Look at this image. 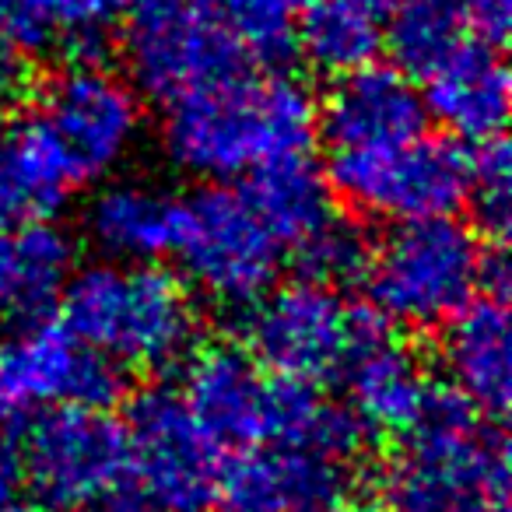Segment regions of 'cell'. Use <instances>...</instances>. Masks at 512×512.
<instances>
[{"mask_svg": "<svg viewBox=\"0 0 512 512\" xmlns=\"http://www.w3.org/2000/svg\"><path fill=\"white\" fill-rule=\"evenodd\" d=\"M316 99L299 78L232 74L169 102L162 148L186 176L232 183L313 148Z\"/></svg>", "mask_w": 512, "mask_h": 512, "instance_id": "1", "label": "cell"}, {"mask_svg": "<svg viewBox=\"0 0 512 512\" xmlns=\"http://www.w3.org/2000/svg\"><path fill=\"white\" fill-rule=\"evenodd\" d=\"M64 323L116 369L162 372L197 348L200 316L179 278L151 264L102 260L74 271Z\"/></svg>", "mask_w": 512, "mask_h": 512, "instance_id": "2", "label": "cell"}, {"mask_svg": "<svg viewBox=\"0 0 512 512\" xmlns=\"http://www.w3.org/2000/svg\"><path fill=\"white\" fill-rule=\"evenodd\" d=\"M393 512H509V456L481 411L435 390L383 477Z\"/></svg>", "mask_w": 512, "mask_h": 512, "instance_id": "3", "label": "cell"}, {"mask_svg": "<svg viewBox=\"0 0 512 512\" xmlns=\"http://www.w3.org/2000/svg\"><path fill=\"white\" fill-rule=\"evenodd\" d=\"M369 299L383 320L432 330L453 320L484 285H505L502 249L477 242L467 225L446 218L400 221L365 264Z\"/></svg>", "mask_w": 512, "mask_h": 512, "instance_id": "4", "label": "cell"}, {"mask_svg": "<svg viewBox=\"0 0 512 512\" xmlns=\"http://www.w3.org/2000/svg\"><path fill=\"white\" fill-rule=\"evenodd\" d=\"M172 253L207 299L221 306H249L278 285L285 246L267 225L246 186L214 183L179 204V232Z\"/></svg>", "mask_w": 512, "mask_h": 512, "instance_id": "5", "label": "cell"}, {"mask_svg": "<svg viewBox=\"0 0 512 512\" xmlns=\"http://www.w3.org/2000/svg\"><path fill=\"white\" fill-rule=\"evenodd\" d=\"M467 183V151L425 134L379 148L334 151L330 162V186L344 204L397 225L456 214L467 204Z\"/></svg>", "mask_w": 512, "mask_h": 512, "instance_id": "6", "label": "cell"}, {"mask_svg": "<svg viewBox=\"0 0 512 512\" xmlns=\"http://www.w3.org/2000/svg\"><path fill=\"white\" fill-rule=\"evenodd\" d=\"M249 306L246 341L253 362L306 386L341 376L365 327V313L344 306L341 295L316 278L271 285Z\"/></svg>", "mask_w": 512, "mask_h": 512, "instance_id": "7", "label": "cell"}, {"mask_svg": "<svg viewBox=\"0 0 512 512\" xmlns=\"http://www.w3.org/2000/svg\"><path fill=\"white\" fill-rule=\"evenodd\" d=\"M18 474L46 509L85 512L127 474V432L102 407H53L25 432Z\"/></svg>", "mask_w": 512, "mask_h": 512, "instance_id": "8", "label": "cell"}, {"mask_svg": "<svg viewBox=\"0 0 512 512\" xmlns=\"http://www.w3.org/2000/svg\"><path fill=\"white\" fill-rule=\"evenodd\" d=\"M120 393V372L64 320L32 316L0 341V418L53 407H102Z\"/></svg>", "mask_w": 512, "mask_h": 512, "instance_id": "9", "label": "cell"}, {"mask_svg": "<svg viewBox=\"0 0 512 512\" xmlns=\"http://www.w3.org/2000/svg\"><path fill=\"white\" fill-rule=\"evenodd\" d=\"M130 71L162 102L242 74L246 57L207 0H134Z\"/></svg>", "mask_w": 512, "mask_h": 512, "instance_id": "10", "label": "cell"}, {"mask_svg": "<svg viewBox=\"0 0 512 512\" xmlns=\"http://www.w3.org/2000/svg\"><path fill=\"white\" fill-rule=\"evenodd\" d=\"M127 470L162 512H204L218 484V442L204 432L183 397L148 390L134 400L127 421Z\"/></svg>", "mask_w": 512, "mask_h": 512, "instance_id": "11", "label": "cell"}, {"mask_svg": "<svg viewBox=\"0 0 512 512\" xmlns=\"http://www.w3.org/2000/svg\"><path fill=\"white\" fill-rule=\"evenodd\" d=\"M78 179L109 176L141 141L144 109L127 78L106 71L99 60H78L60 71L43 95V113Z\"/></svg>", "mask_w": 512, "mask_h": 512, "instance_id": "12", "label": "cell"}, {"mask_svg": "<svg viewBox=\"0 0 512 512\" xmlns=\"http://www.w3.org/2000/svg\"><path fill=\"white\" fill-rule=\"evenodd\" d=\"M348 460L302 442H256L221 463L218 512H323L348 488Z\"/></svg>", "mask_w": 512, "mask_h": 512, "instance_id": "13", "label": "cell"}, {"mask_svg": "<svg viewBox=\"0 0 512 512\" xmlns=\"http://www.w3.org/2000/svg\"><path fill=\"white\" fill-rule=\"evenodd\" d=\"M281 386L285 379H267L239 348L214 344L186 358L179 397L218 446H256L274 439Z\"/></svg>", "mask_w": 512, "mask_h": 512, "instance_id": "14", "label": "cell"}, {"mask_svg": "<svg viewBox=\"0 0 512 512\" xmlns=\"http://www.w3.org/2000/svg\"><path fill=\"white\" fill-rule=\"evenodd\" d=\"M428 109L421 92L397 67L369 64L344 71L316 106V130L334 151L379 148L425 134Z\"/></svg>", "mask_w": 512, "mask_h": 512, "instance_id": "15", "label": "cell"}, {"mask_svg": "<svg viewBox=\"0 0 512 512\" xmlns=\"http://www.w3.org/2000/svg\"><path fill=\"white\" fill-rule=\"evenodd\" d=\"M348 411L372 432H411L435 390L421 358L365 316V327L341 369Z\"/></svg>", "mask_w": 512, "mask_h": 512, "instance_id": "16", "label": "cell"}, {"mask_svg": "<svg viewBox=\"0 0 512 512\" xmlns=\"http://www.w3.org/2000/svg\"><path fill=\"white\" fill-rule=\"evenodd\" d=\"M425 109L456 137L488 141L509 120V71L495 43H460L425 74Z\"/></svg>", "mask_w": 512, "mask_h": 512, "instance_id": "17", "label": "cell"}, {"mask_svg": "<svg viewBox=\"0 0 512 512\" xmlns=\"http://www.w3.org/2000/svg\"><path fill=\"white\" fill-rule=\"evenodd\" d=\"M442 365L456 397L474 411L498 418L512 393L509 313L498 299H474L442 323Z\"/></svg>", "mask_w": 512, "mask_h": 512, "instance_id": "18", "label": "cell"}, {"mask_svg": "<svg viewBox=\"0 0 512 512\" xmlns=\"http://www.w3.org/2000/svg\"><path fill=\"white\" fill-rule=\"evenodd\" d=\"M85 232L106 260L151 264L176 246L179 200L141 179H116L88 200Z\"/></svg>", "mask_w": 512, "mask_h": 512, "instance_id": "19", "label": "cell"}, {"mask_svg": "<svg viewBox=\"0 0 512 512\" xmlns=\"http://www.w3.org/2000/svg\"><path fill=\"white\" fill-rule=\"evenodd\" d=\"M74 183L64 148L39 116L0 123V228L53 214Z\"/></svg>", "mask_w": 512, "mask_h": 512, "instance_id": "20", "label": "cell"}, {"mask_svg": "<svg viewBox=\"0 0 512 512\" xmlns=\"http://www.w3.org/2000/svg\"><path fill=\"white\" fill-rule=\"evenodd\" d=\"M74 239L46 218L0 228V313L43 316L74 274Z\"/></svg>", "mask_w": 512, "mask_h": 512, "instance_id": "21", "label": "cell"}, {"mask_svg": "<svg viewBox=\"0 0 512 512\" xmlns=\"http://www.w3.org/2000/svg\"><path fill=\"white\" fill-rule=\"evenodd\" d=\"M134 0H0V36L25 53L64 46L78 60H99L113 22Z\"/></svg>", "mask_w": 512, "mask_h": 512, "instance_id": "22", "label": "cell"}, {"mask_svg": "<svg viewBox=\"0 0 512 512\" xmlns=\"http://www.w3.org/2000/svg\"><path fill=\"white\" fill-rule=\"evenodd\" d=\"M242 186L260 207L267 225L278 232L285 253L299 256L337 218L327 179L306 162V155L264 165L253 176H246Z\"/></svg>", "mask_w": 512, "mask_h": 512, "instance_id": "23", "label": "cell"}, {"mask_svg": "<svg viewBox=\"0 0 512 512\" xmlns=\"http://www.w3.org/2000/svg\"><path fill=\"white\" fill-rule=\"evenodd\" d=\"M379 22L362 15L344 0H302L299 11V50L320 71L344 74L376 57Z\"/></svg>", "mask_w": 512, "mask_h": 512, "instance_id": "24", "label": "cell"}, {"mask_svg": "<svg viewBox=\"0 0 512 512\" xmlns=\"http://www.w3.org/2000/svg\"><path fill=\"white\" fill-rule=\"evenodd\" d=\"M390 53L407 74H428L467 32L463 0H397L390 11Z\"/></svg>", "mask_w": 512, "mask_h": 512, "instance_id": "25", "label": "cell"}, {"mask_svg": "<svg viewBox=\"0 0 512 512\" xmlns=\"http://www.w3.org/2000/svg\"><path fill=\"white\" fill-rule=\"evenodd\" d=\"M239 46V53L264 67H278L299 53L302 0H207Z\"/></svg>", "mask_w": 512, "mask_h": 512, "instance_id": "26", "label": "cell"}, {"mask_svg": "<svg viewBox=\"0 0 512 512\" xmlns=\"http://www.w3.org/2000/svg\"><path fill=\"white\" fill-rule=\"evenodd\" d=\"M467 158H470L467 200H474L477 218L484 221L488 232L505 235L512 214V176H509V151H505L502 137L477 141V148L467 151Z\"/></svg>", "mask_w": 512, "mask_h": 512, "instance_id": "27", "label": "cell"}, {"mask_svg": "<svg viewBox=\"0 0 512 512\" xmlns=\"http://www.w3.org/2000/svg\"><path fill=\"white\" fill-rule=\"evenodd\" d=\"M299 264L309 271V278L316 281H344V278H358L369 264V246L358 235L355 225L337 214L313 242L299 253Z\"/></svg>", "mask_w": 512, "mask_h": 512, "instance_id": "28", "label": "cell"}, {"mask_svg": "<svg viewBox=\"0 0 512 512\" xmlns=\"http://www.w3.org/2000/svg\"><path fill=\"white\" fill-rule=\"evenodd\" d=\"M32 85V67L29 53L15 46L8 36H0V109L22 102V95Z\"/></svg>", "mask_w": 512, "mask_h": 512, "instance_id": "29", "label": "cell"}, {"mask_svg": "<svg viewBox=\"0 0 512 512\" xmlns=\"http://www.w3.org/2000/svg\"><path fill=\"white\" fill-rule=\"evenodd\" d=\"M467 25H474L484 43H502L512 25V0H463Z\"/></svg>", "mask_w": 512, "mask_h": 512, "instance_id": "30", "label": "cell"}, {"mask_svg": "<svg viewBox=\"0 0 512 512\" xmlns=\"http://www.w3.org/2000/svg\"><path fill=\"white\" fill-rule=\"evenodd\" d=\"M85 512H162V509H155L144 495H116V491H109L106 498L88 505Z\"/></svg>", "mask_w": 512, "mask_h": 512, "instance_id": "31", "label": "cell"}, {"mask_svg": "<svg viewBox=\"0 0 512 512\" xmlns=\"http://www.w3.org/2000/svg\"><path fill=\"white\" fill-rule=\"evenodd\" d=\"M15 484H18V456L8 446V439L0 435V502L15 495Z\"/></svg>", "mask_w": 512, "mask_h": 512, "instance_id": "32", "label": "cell"}, {"mask_svg": "<svg viewBox=\"0 0 512 512\" xmlns=\"http://www.w3.org/2000/svg\"><path fill=\"white\" fill-rule=\"evenodd\" d=\"M323 512H386L379 502H372V498H334V502L327 505Z\"/></svg>", "mask_w": 512, "mask_h": 512, "instance_id": "33", "label": "cell"}, {"mask_svg": "<svg viewBox=\"0 0 512 512\" xmlns=\"http://www.w3.org/2000/svg\"><path fill=\"white\" fill-rule=\"evenodd\" d=\"M344 4H351V8H358L362 15L376 18V22H383L386 15H390L393 8H397V0H344Z\"/></svg>", "mask_w": 512, "mask_h": 512, "instance_id": "34", "label": "cell"}, {"mask_svg": "<svg viewBox=\"0 0 512 512\" xmlns=\"http://www.w3.org/2000/svg\"><path fill=\"white\" fill-rule=\"evenodd\" d=\"M0 512H39V509H32V505L18 502V498L11 495V498H4V502H0Z\"/></svg>", "mask_w": 512, "mask_h": 512, "instance_id": "35", "label": "cell"}]
</instances>
